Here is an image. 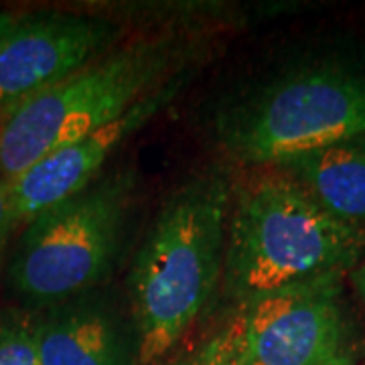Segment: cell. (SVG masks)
Here are the masks:
<instances>
[{
  "instance_id": "9c48e42d",
  "label": "cell",
  "mask_w": 365,
  "mask_h": 365,
  "mask_svg": "<svg viewBox=\"0 0 365 365\" xmlns=\"http://www.w3.org/2000/svg\"><path fill=\"white\" fill-rule=\"evenodd\" d=\"M31 321L41 365H140L130 313H122L104 292H83Z\"/></svg>"
},
{
  "instance_id": "6da1fadb",
  "label": "cell",
  "mask_w": 365,
  "mask_h": 365,
  "mask_svg": "<svg viewBox=\"0 0 365 365\" xmlns=\"http://www.w3.org/2000/svg\"><path fill=\"white\" fill-rule=\"evenodd\" d=\"M234 187L222 169L181 185L157 213L128 276L140 365L167 357L201 319L223 276Z\"/></svg>"
},
{
  "instance_id": "9a60e30c",
  "label": "cell",
  "mask_w": 365,
  "mask_h": 365,
  "mask_svg": "<svg viewBox=\"0 0 365 365\" xmlns=\"http://www.w3.org/2000/svg\"><path fill=\"white\" fill-rule=\"evenodd\" d=\"M244 365H254V364H250V361H248V357H246V361H244Z\"/></svg>"
},
{
  "instance_id": "5b68a950",
  "label": "cell",
  "mask_w": 365,
  "mask_h": 365,
  "mask_svg": "<svg viewBox=\"0 0 365 365\" xmlns=\"http://www.w3.org/2000/svg\"><path fill=\"white\" fill-rule=\"evenodd\" d=\"M136 181L118 169L26 223L11 284L37 311L96 290L110 278L124 240Z\"/></svg>"
},
{
  "instance_id": "7a4b0ae2",
  "label": "cell",
  "mask_w": 365,
  "mask_h": 365,
  "mask_svg": "<svg viewBox=\"0 0 365 365\" xmlns=\"http://www.w3.org/2000/svg\"><path fill=\"white\" fill-rule=\"evenodd\" d=\"M260 169L232 195L222 280L237 307L345 276L365 254V230L327 213L284 170Z\"/></svg>"
},
{
  "instance_id": "277c9868",
  "label": "cell",
  "mask_w": 365,
  "mask_h": 365,
  "mask_svg": "<svg viewBox=\"0 0 365 365\" xmlns=\"http://www.w3.org/2000/svg\"><path fill=\"white\" fill-rule=\"evenodd\" d=\"M365 136V63L327 57L290 69L230 106L220 120L227 153L252 167Z\"/></svg>"
},
{
  "instance_id": "ba28073f",
  "label": "cell",
  "mask_w": 365,
  "mask_h": 365,
  "mask_svg": "<svg viewBox=\"0 0 365 365\" xmlns=\"http://www.w3.org/2000/svg\"><path fill=\"white\" fill-rule=\"evenodd\" d=\"M182 83L185 71L146 93L124 116L76 143L57 148L55 153L31 165L19 177L6 181L16 227L37 217L41 211L83 191L90 182L102 177L106 160L116 153L128 136L146 126L150 118L169 106Z\"/></svg>"
},
{
  "instance_id": "8992f818",
  "label": "cell",
  "mask_w": 365,
  "mask_h": 365,
  "mask_svg": "<svg viewBox=\"0 0 365 365\" xmlns=\"http://www.w3.org/2000/svg\"><path fill=\"white\" fill-rule=\"evenodd\" d=\"M345 276L284 288L240 307L254 365H355L357 333Z\"/></svg>"
},
{
  "instance_id": "7c38bea8",
  "label": "cell",
  "mask_w": 365,
  "mask_h": 365,
  "mask_svg": "<svg viewBox=\"0 0 365 365\" xmlns=\"http://www.w3.org/2000/svg\"><path fill=\"white\" fill-rule=\"evenodd\" d=\"M0 365H41L31 317L9 313L0 319Z\"/></svg>"
},
{
  "instance_id": "2e32d148",
  "label": "cell",
  "mask_w": 365,
  "mask_h": 365,
  "mask_svg": "<svg viewBox=\"0 0 365 365\" xmlns=\"http://www.w3.org/2000/svg\"><path fill=\"white\" fill-rule=\"evenodd\" d=\"M361 365H365V361H364V364H361Z\"/></svg>"
},
{
  "instance_id": "5bb4252c",
  "label": "cell",
  "mask_w": 365,
  "mask_h": 365,
  "mask_svg": "<svg viewBox=\"0 0 365 365\" xmlns=\"http://www.w3.org/2000/svg\"><path fill=\"white\" fill-rule=\"evenodd\" d=\"M349 274H351V284L355 288V292L359 294V299L365 304V254L364 258L355 264V268Z\"/></svg>"
},
{
  "instance_id": "52a82bcc",
  "label": "cell",
  "mask_w": 365,
  "mask_h": 365,
  "mask_svg": "<svg viewBox=\"0 0 365 365\" xmlns=\"http://www.w3.org/2000/svg\"><path fill=\"white\" fill-rule=\"evenodd\" d=\"M122 33L96 14L0 13V116L112 51Z\"/></svg>"
},
{
  "instance_id": "30bf717a",
  "label": "cell",
  "mask_w": 365,
  "mask_h": 365,
  "mask_svg": "<svg viewBox=\"0 0 365 365\" xmlns=\"http://www.w3.org/2000/svg\"><path fill=\"white\" fill-rule=\"evenodd\" d=\"M270 167L284 170L339 222L365 230V136L309 150Z\"/></svg>"
},
{
  "instance_id": "3957f363",
  "label": "cell",
  "mask_w": 365,
  "mask_h": 365,
  "mask_svg": "<svg viewBox=\"0 0 365 365\" xmlns=\"http://www.w3.org/2000/svg\"><path fill=\"white\" fill-rule=\"evenodd\" d=\"M185 53L170 35L118 45L0 116V181L124 116L181 73Z\"/></svg>"
},
{
  "instance_id": "4fadbf2b",
  "label": "cell",
  "mask_w": 365,
  "mask_h": 365,
  "mask_svg": "<svg viewBox=\"0 0 365 365\" xmlns=\"http://www.w3.org/2000/svg\"><path fill=\"white\" fill-rule=\"evenodd\" d=\"M14 230H16V223H14L9 182L0 181V262L4 258V248Z\"/></svg>"
},
{
  "instance_id": "8fae6325",
  "label": "cell",
  "mask_w": 365,
  "mask_h": 365,
  "mask_svg": "<svg viewBox=\"0 0 365 365\" xmlns=\"http://www.w3.org/2000/svg\"><path fill=\"white\" fill-rule=\"evenodd\" d=\"M246 361V325L244 314L237 311L234 317L223 321L213 333L173 365H244Z\"/></svg>"
}]
</instances>
